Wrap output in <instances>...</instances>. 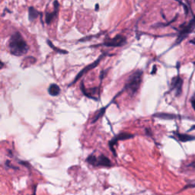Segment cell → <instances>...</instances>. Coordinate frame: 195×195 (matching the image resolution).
I'll use <instances>...</instances> for the list:
<instances>
[{"label":"cell","instance_id":"44dd1931","mask_svg":"<svg viewBox=\"0 0 195 195\" xmlns=\"http://www.w3.org/2000/svg\"><path fill=\"white\" fill-rule=\"evenodd\" d=\"M20 163H21V164L23 165V166H27V167H29V166H28L29 164H28V162H22V161H21V162H20Z\"/></svg>","mask_w":195,"mask_h":195},{"label":"cell","instance_id":"d6986e66","mask_svg":"<svg viewBox=\"0 0 195 195\" xmlns=\"http://www.w3.org/2000/svg\"><path fill=\"white\" fill-rule=\"evenodd\" d=\"M189 187H195V183L190 184H188V185L185 186V187H184V189H185V188H189Z\"/></svg>","mask_w":195,"mask_h":195},{"label":"cell","instance_id":"30bf717a","mask_svg":"<svg viewBox=\"0 0 195 195\" xmlns=\"http://www.w3.org/2000/svg\"><path fill=\"white\" fill-rule=\"evenodd\" d=\"M97 166H105V167H110L111 166V162L109 160L108 157L105 156L101 155L98 158L97 160Z\"/></svg>","mask_w":195,"mask_h":195},{"label":"cell","instance_id":"2e32d148","mask_svg":"<svg viewBox=\"0 0 195 195\" xmlns=\"http://www.w3.org/2000/svg\"><path fill=\"white\" fill-rule=\"evenodd\" d=\"M97 160H98V158L96 157V156H95L94 155L89 156V157L87 158V159H86L87 162H89V164L92 165V166H96V165H97Z\"/></svg>","mask_w":195,"mask_h":195},{"label":"cell","instance_id":"5bb4252c","mask_svg":"<svg viewBox=\"0 0 195 195\" xmlns=\"http://www.w3.org/2000/svg\"><path fill=\"white\" fill-rule=\"evenodd\" d=\"M39 15V12L37 9H35L34 7H30L28 9V16H29V20L31 22L34 21L37 18Z\"/></svg>","mask_w":195,"mask_h":195},{"label":"cell","instance_id":"ac0fdd59","mask_svg":"<svg viewBox=\"0 0 195 195\" xmlns=\"http://www.w3.org/2000/svg\"><path fill=\"white\" fill-rule=\"evenodd\" d=\"M108 69H105V70H103V71H101V74H100V79H101V80H102L104 77H105V75H106L107 73H108Z\"/></svg>","mask_w":195,"mask_h":195},{"label":"cell","instance_id":"7402d4cb","mask_svg":"<svg viewBox=\"0 0 195 195\" xmlns=\"http://www.w3.org/2000/svg\"><path fill=\"white\" fill-rule=\"evenodd\" d=\"M95 10H98V5H96L95 6Z\"/></svg>","mask_w":195,"mask_h":195},{"label":"cell","instance_id":"ba28073f","mask_svg":"<svg viewBox=\"0 0 195 195\" xmlns=\"http://www.w3.org/2000/svg\"><path fill=\"white\" fill-rule=\"evenodd\" d=\"M59 3L58 1L56 0L54 2V11L53 12H50V13H47L46 14V17H45V22H46L47 24H50L52 22V21L55 18V17L57 16V13H58V10H59Z\"/></svg>","mask_w":195,"mask_h":195},{"label":"cell","instance_id":"52a82bcc","mask_svg":"<svg viewBox=\"0 0 195 195\" xmlns=\"http://www.w3.org/2000/svg\"><path fill=\"white\" fill-rule=\"evenodd\" d=\"M182 84H183V80L178 75L175 77L172 81V90L175 91V94L177 96L181 95L182 94Z\"/></svg>","mask_w":195,"mask_h":195},{"label":"cell","instance_id":"9a60e30c","mask_svg":"<svg viewBox=\"0 0 195 195\" xmlns=\"http://www.w3.org/2000/svg\"><path fill=\"white\" fill-rule=\"evenodd\" d=\"M107 108H108V107H105V108H101V109H100L99 110H98V112L97 114H96V115L95 116L94 118H93V120L92 121V124H94V123H95L96 121H97L98 120H99V119L101 118V117H102V116H103L104 115H105V110H106Z\"/></svg>","mask_w":195,"mask_h":195},{"label":"cell","instance_id":"8992f818","mask_svg":"<svg viewBox=\"0 0 195 195\" xmlns=\"http://www.w3.org/2000/svg\"><path fill=\"white\" fill-rule=\"evenodd\" d=\"M133 135L131 134V133H121L120 134H118L117 136H116L115 137H114L109 142V147L110 149V150L112 151V152L114 153V155L116 156L115 154V150L114 149V146L117 143V142L119 140H129V139H131L133 137Z\"/></svg>","mask_w":195,"mask_h":195},{"label":"cell","instance_id":"277c9868","mask_svg":"<svg viewBox=\"0 0 195 195\" xmlns=\"http://www.w3.org/2000/svg\"><path fill=\"white\" fill-rule=\"evenodd\" d=\"M126 43V38L125 37L121 34H117L115 38L107 40L106 41H105L103 44H101L100 45H103V46L110 47H117L124 46Z\"/></svg>","mask_w":195,"mask_h":195},{"label":"cell","instance_id":"7a4b0ae2","mask_svg":"<svg viewBox=\"0 0 195 195\" xmlns=\"http://www.w3.org/2000/svg\"><path fill=\"white\" fill-rule=\"evenodd\" d=\"M143 79V71L136 70L128 79L124 90L126 91L131 95H134L140 89Z\"/></svg>","mask_w":195,"mask_h":195},{"label":"cell","instance_id":"9c48e42d","mask_svg":"<svg viewBox=\"0 0 195 195\" xmlns=\"http://www.w3.org/2000/svg\"><path fill=\"white\" fill-rule=\"evenodd\" d=\"M81 90H82V92H83V94L85 95L86 97H88L89 98H92V99L98 100V98L94 96L95 95L97 94L98 92V88H94V89H92L89 91H88L87 89H85L83 82H82V83H81Z\"/></svg>","mask_w":195,"mask_h":195},{"label":"cell","instance_id":"e0dca14e","mask_svg":"<svg viewBox=\"0 0 195 195\" xmlns=\"http://www.w3.org/2000/svg\"><path fill=\"white\" fill-rule=\"evenodd\" d=\"M47 44H48L49 45H50V47H51V48L53 49L54 50H55L56 52L57 53H59V54H68L67 51H66V50H60V49H58L57 47H54V45L53 44L51 43V41H50V40H47Z\"/></svg>","mask_w":195,"mask_h":195},{"label":"cell","instance_id":"6da1fadb","mask_svg":"<svg viewBox=\"0 0 195 195\" xmlns=\"http://www.w3.org/2000/svg\"><path fill=\"white\" fill-rule=\"evenodd\" d=\"M8 47L11 54L15 57L24 55L27 54L29 49L28 45L19 32H16L12 35L9 40Z\"/></svg>","mask_w":195,"mask_h":195},{"label":"cell","instance_id":"ffe728a7","mask_svg":"<svg viewBox=\"0 0 195 195\" xmlns=\"http://www.w3.org/2000/svg\"><path fill=\"white\" fill-rule=\"evenodd\" d=\"M191 105H192V107L194 108V109L195 110V99L194 98L191 99Z\"/></svg>","mask_w":195,"mask_h":195},{"label":"cell","instance_id":"4fadbf2b","mask_svg":"<svg viewBox=\"0 0 195 195\" xmlns=\"http://www.w3.org/2000/svg\"><path fill=\"white\" fill-rule=\"evenodd\" d=\"M178 137V140L181 142H188V141H191V140H195V136H191V135L188 134H183V133H176L175 134Z\"/></svg>","mask_w":195,"mask_h":195},{"label":"cell","instance_id":"5b68a950","mask_svg":"<svg viewBox=\"0 0 195 195\" xmlns=\"http://www.w3.org/2000/svg\"><path fill=\"white\" fill-rule=\"evenodd\" d=\"M194 28H195V16L193 18V19H191V22H190L189 23L187 24L182 31H181V32L179 33L178 38V39H177L176 43L175 44V45L180 44L181 42H182V40L189 34V33H191Z\"/></svg>","mask_w":195,"mask_h":195},{"label":"cell","instance_id":"3957f363","mask_svg":"<svg viewBox=\"0 0 195 195\" xmlns=\"http://www.w3.org/2000/svg\"><path fill=\"white\" fill-rule=\"evenodd\" d=\"M105 56H106V54H101V55L100 56V57H98L95 61H94V62H93L92 63H91V64H89V65H88V66H86L84 68V69H82V70H81L80 73H79L78 74H77L76 76H75V80L73 81V82H72L71 84H69V86L72 85H73V84H75V82H77V81L80 80L81 77L83 76V75H85V73H88V72H89V71H90V70H92V69H94V68H95L96 66H98V64H99L100 62H101V59H102L103 58L105 57Z\"/></svg>","mask_w":195,"mask_h":195},{"label":"cell","instance_id":"8fae6325","mask_svg":"<svg viewBox=\"0 0 195 195\" xmlns=\"http://www.w3.org/2000/svg\"><path fill=\"white\" fill-rule=\"evenodd\" d=\"M153 117H158V118L165 119V120H172V119L178 118V116L172 114H167V113H157L153 115Z\"/></svg>","mask_w":195,"mask_h":195},{"label":"cell","instance_id":"7c38bea8","mask_svg":"<svg viewBox=\"0 0 195 195\" xmlns=\"http://www.w3.org/2000/svg\"><path fill=\"white\" fill-rule=\"evenodd\" d=\"M48 93L51 96H57L60 93V88L57 84H51L48 88Z\"/></svg>","mask_w":195,"mask_h":195}]
</instances>
